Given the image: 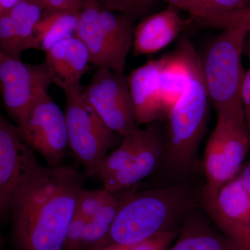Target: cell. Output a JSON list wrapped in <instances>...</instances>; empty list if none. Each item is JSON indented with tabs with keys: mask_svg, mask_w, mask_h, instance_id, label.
<instances>
[{
	"mask_svg": "<svg viewBox=\"0 0 250 250\" xmlns=\"http://www.w3.org/2000/svg\"><path fill=\"white\" fill-rule=\"evenodd\" d=\"M84 177L66 166L42 167L13 205L21 250H62Z\"/></svg>",
	"mask_w": 250,
	"mask_h": 250,
	"instance_id": "6da1fadb",
	"label": "cell"
},
{
	"mask_svg": "<svg viewBox=\"0 0 250 250\" xmlns=\"http://www.w3.org/2000/svg\"><path fill=\"white\" fill-rule=\"evenodd\" d=\"M191 203L190 192L180 185L124 195L107 236L95 250L137 244L172 230Z\"/></svg>",
	"mask_w": 250,
	"mask_h": 250,
	"instance_id": "7a4b0ae2",
	"label": "cell"
},
{
	"mask_svg": "<svg viewBox=\"0 0 250 250\" xmlns=\"http://www.w3.org/2000/svg\"><path fill=\"white\" fill-rule=\"evenodd\" d=\"M179 45L187 59L189 80L182 96L166 116L165 156L168 167L184 170L196 159L197 148L207 126L210 100L195 47L187 38H182Z\"/></svg>",
	"mask_w": 250,
	"mask_h": 250,
	"instance_id": "3957f363",
	"label": "cell"
},
{
	"mask_svg": "<svg viewBox=\"0 0 250 250\" xmlns=\"http://www.w3.org/2000/svg\"><path fill=\"white\" fill-rule=\"evenodd\" d=\"M134 29L132 18L89 0L80 12L75 36L88 49L90 63L124 74Z\"/></svg>",
	"mask_w": 250,
	"mask_h": 250,
	"instance_id": "277c9868",
	"label": "cell"
},
{
	"mask_svg": "<svg viewBox=\"0 0 250 250\" xmlns=\"http://www.w3.org/2000/svg\"><path fill=\"white\" fill-rule=\"evenodd\" d=\"M223 30L199 56L205 88L216 113L243 106L241 88L246 72L242 56L248 31L238 28Z\"/></svg>",
	"mask_w": 250,
	"mask_h": 250,
	"instance_id": "5b68a950",
	"label": "cell"
},
{
	"mask_svg": "<svg viewBox=\"0 0 250 250\" xmlns=\"http://www.w3.org/2000/svg\"><path fill=\"white\" fill-rule=\"evenodd\" d=\"M217 115L202 161L207 179L205 198L237 177L249 149L250 134L243 106L218 111Z\"/></svg>",
	"mask_w": 250,
	"mask_h": 250,
	"instance_id": "8992f818",
	"label": "cell"
},
{
	"mask_svg": "<svg viewBox=\"0 0 250 250\" xmlns=\"http://www.w3.org/2000/svg\"><path fill=\"white\" fill-rule=\"evenodd\" d=\"M82 87L65 93V116L69 147L87 174L98 176L99 167L116 141L112 131L82 95Z\"/></svg>",
	"mask_w": 250,
	"mask_h": 250,
	"instance_id": "52a82bcc",
	"label": "cell"
},
{
	"mask_svg": "<svg viewBox=\"0 0 250 250\" xmlns=\"http://www.w3.org/2000/svg\"><path fill=\"white\" fill-rule=\"evenodd\" d=\"M165 155L166 137L159 124L139 128L124 136L110 155L114 175L104 183V188L118 192L136 185L155 170Z\"/></svg>",
	"mask_w": 250,
	"mask_h": 250,
	"instance_id": "ba28073f",
	"label": "cell"
},
{
	"mask_svg": "<svg viewBox=\"0 0 250 250\" xmlns=\"http://www.w3.org/2000/svg\"><path fill=\"white\" fill-rule=\"evenodd\" d=\"M18 127L24 142L39 153L48 166L61 165L69 146L66 120L47 89L37 94Z\"/></svg>",
	"mask_w": 250,
	"mask_h": 250,
	"instance_id": "9c48e42d",
	"label": "cell"
},
{
	"mask_svg": "<svg viewBox=\"0 0 250 250\" xmlns=\"http://www.w3.org/2000/svg\"><path fill=\"white\" fill-rule=\"evenodd\" d=\"M42 167L18 126L0 114V221L11 213L19 192Z\"/></svg>",
	"mask_w": 250,
	"mask_h": 250,
	"instance_id": "30bf717a",
	"label": "cell"
},
{
	"mask_svg": "<svg viewBox=\"0 0 250 250\" xmlns=\"http://www.w3.org/2000/svg\"><path fill=\"white\" fill-rule=\"evenodd\" d=\"M85 101L108 127L125 136L138 126L130 95L127 77L100 67L82 90Z\"/></svg>",
	"mask_w": 250,
	"mask_h": 250,
	"instance_id": "8fae6325",
	"label": "cell"
},
{
	"mask_svg": "<svg viewBox=\"0 0 250 250\" xmlns=\"http://www.w3.org/2000/svg\"><path fill=\"white\" fill-rule=\"evenodd\" d=\"M45 63L31 65L0 52V92L9 116L21 126L31 104L52 83Z\"/></svg>",
	"mask_w": 250,
	"mask_h": 250,
	"instance_id": "7c38bea8",
	"label": "cell"
},
{
	"mask_svg": "<svg viewBox=\"0 0 250 250\" xmlns=\"http://www.w3.org/2000/svg\"><path fill=\"white\" fill-rule=\"evenodd\" d=\"M206 208L232 243L250 225V196L238 176L205 198Z\"/></svg>",
	"mask_w": 250,
	"mask_h": 250,
	"instance_id": "4fadbf2b",
	"label": "cell"
},
{
	"mask_svg": "<svg viewBox=\"0 0 250 250\" xmlns=\"http://www.w3.org/2000/svg\"><path fill=\"white\" fill-rule=\"evenodd\" d=\"M45 63L51 80L64 93L80 88L90 63L88 49L76 36L57 42L45 52Z\"/></svg>",
	"mask_w": 250,
	"mask_h": 250,
	"instance_id": "5bb4252c",
	"label": "cell"
},
{
	"mask_svg": "<svg viewBox=\"0 0 250 250\" xmlns=\"http://www.w3.org/2000/svg\"><path fill=\"white\" fill-rule=\"evenodd\" d=\"M161 62V59L149 61L127 77L138 126L152 124L165 117L159 80Z\"/></svg>",
	"mask_w": 250,
	"mask_h": 250,
	"instance_id": "9a60e30c",
	"label": "cell"
},
{
	"mask_svg": "<svg viewBox=\"0 0 250 250\" xmlns=\"http://www.w3.org/2000/svg\"><path fill=\"white\" fill-rule=\"evenodd\" d=\"M184 26L178 9L172 6L144 18L134 29V55L155 53L165 48L178 37Z\"/></svg>",
	"mask_w": 250,
	"mask_h": 250,
	"instance_id": "2e32d148",
	"label": "cell"
},
{
	"mask_svg": "<svg viewBox=\"0 0 250 250\" xmlns=\"http://www.w3.org/2000/svg\"><path fill=\"white\" fill-rule=\"evenodd\" d=\"M161 61L159 80L161 100L166 117L187 87L189 80V69L183 49L179 44L174 54L163 57Z\"/></svg>",
	"mask_w": 250,
	"mask_h": 250,
	"instance_id": "e0dca14e",
	"label": "cell"
},
{
	"mask_svg": "<svg viewBox=\"0 0 250 250\" xmlns=\"http://www.w3.org/2000/svg\"><path fill=\"white\" fill-rule=\"evenodd\" d=\"M80 12L45 11L36 27V49L46 52L57 42L75 36Z\"/></svg>",
	"mask_w": 250,
	"mask_h": 250,
	"instance_id": "ac0fdd59",
	"label": "cell"
},
{
	"mask_svg": "<svg viewBox=\"0 0 250 250\" xmlns=\"http://www.w3.org/2000/svg\"><path fill=\"white\" fill-rule=\"evenodd\" d=\"M45 11L38 0H21L9 11L23 52L27 49H36V27Z\"/></svg>",
	"mask_w": 250,
	"mask_h": 250,
	"instance_id": "d6986e66",
	"label": "cell"
},
{
	"mask_svg": "<svg viewBox=\"0 0 250 250\" xmlns=\"http://www.w3.org/2000/svg\"><path fill=\"white\" fill-rule=\"evenodd\" d=\"M176 9L187 11L197 21L241 9L250 0H164Z\"/></svg>",
	"mask_w": 250,
	"mask_h": 250,
	"instance_id": "ffe728a7",
	"label": "cell"
},
{
	"mask_svg": "<svg viewBox=\"0 0 250 250\" xmlns=\"http://www.w3.org/2000/svg\"><path fill=\"white\" fill-rule=\"evenodd\" d=\"M170 250H234L228 239L206 230L183 235Z\"/></svg>",
	"mask_w": 250,
	"mask_h": 250,
	"instance_id": "44dd1931",
	"label": "cell"
},
{
	"mask_svg": "<svg viewBox=\"0 0 250 250\" xmlns=\"http://www.w3.org/2000/svg\"><path fill=\"white\" fill-rule=\"evenodd\" d=\"M205 26L225 29L238 28L250 33V2L241 9L200 20Z\"/></svg>",
	"mask_w": 250,
	"mask_h": 250,
	"instance_id": "7402d4cb",
	"label": "cell"
},
{
	"mask_svg": "<svg viewBox=\"0 0 250 250\" xmlns=\"http://www.w3.org/2000/svg\"><path fill=\"white\" fill-rule=\"evenodd\" d=\"M0 52L19 59L23 52L9 13L0 16Z\"/></svg>",
	"mask_w": 250,
	"mask_h": 250,
	"instance_id": "603a6c76",
	"label": "cell"
},
{
	"mask_svg": "<svg viewBox=\"0 0 250 250\" xmlns=\"http://www.w3.org/2000/svg\"><path fill=\"white\" fill-rule=\"evenodd\" d=\"M176 233L175 230H170L137 244L130 246L113 245L106 247L103 250H166L175 238Z\"/></svg>",
	"mask_w": 250,
	"mask_h": 250,
	"instance_id": "cb8c5ba5",
	"label": "cell"
},
{
	"mask_svg": "<svg viewBox=\"0 0 250 250\" xmlns=\"http://www.w3.org/2000/svg\"><path fill=\"white\" fill-rule=\"evenodd\" d=\"M107 9L132 18L143 14L150 6L149 0H97Z\"/></svg>",
	"mask_w": 250,
	"mask_h": 250,
	"instance_id": "d4e9b609",
	"label": "cell"
},
{
	"mask_svg": "<svg viewBox=\"0 0 250 250\" xmlns=\"http://www.w3.org/2000/svg\"><path fill=\"white\" fill-rule=\"evenodd\" d=\"M46 11H81L89 0H38Z\"/></svg>",
	"mask_w": 250,
	"mask_h": 250,
	"instance_id": "484cf974",
	"label": "cell"
},
{
	"mask_svg": "<svg viewBox=\"0 0 250 250\" xmlns=\"http://www.w3.org/2000/svg\"><path fill=\"white\" fill-rule=\"evenodd\" d=\"M241 97L247 127L250 136V67L245 75L244 80L242 85Z\"/></svg>",
	"mask_w": 250,
	"mask_h": 250,
	"instance_id": "4316f807",
	"label": "cell"
},
{
	"mask_svg": "<svg viewBox=\"0 0 250 250\" xmlns=\"http://www.w3.org/2000/svg\"><path fill=\"white\" fill-rule=\"evenodd\" d=\"M231 245L234 250H250V225Z\"/></svg>",
	"mask_w": 250,
	"mask_h": 250,
	"instance_id": "83f0119b",
	"label": "cell"
},
{
	"mask_svg": "<svg viewBox=\"0 0 250 250\" xmlns=\"http://www.w3.org/2000/svg\"><path fill=\"white\" fill-rule=\"evenodd\" d=\"M240 182L246 189L248 193L250 196V161L247 164L246 167H244L241 174L238 176Z\"/></svg>",
	"mask_w": 250,
	"mask_h": 250,
	"instance_id": "f1b7e54d",
	"label": "cell"
},
{
	"mask_svg": "<svg viewBox=\"0 0 250 250\" xmlns=\"http://www.w3.org/2000/svg\"><path fill=\"white\" fill-rule=\"evenodd\" d=\"M21 0H0V16L9 13Z\"/></svg>",
	"mask_w": 250,
	"mask_h": 250,
	"instance_id": "f546056e",
	"label": "cell"
},
{
	"mask_svg": "<svg viewBox=\"0 0 250 250\" xmlns=\"http://www.w3.org/2000/svg\"><path fill=\"white\" fill-rule=\"evenodd\" d=\"M244 53L246 54L248 58L250 61V36L246 39V44H245Z\"/></svg>",
	"mask_w": 250,
	"mask_h": 250,
	"instance_id": "4dcf8cb0",
	"label": "cell"
},
{
	"mask_svg": "<svg viewBox=\"0 0 250 250\" xmlns=\"http://www.w3.org/2000/svg\"><path fill=\"white\" fill-rule=\"evenodd\" d=\"M149 1H151V2H154V1H156V0H149ZM163 1H164V0H163Z\"/></svg>",
	"mask_w": 250,
	"mask_h": 250,
	"instance_id": "1f68e13d",
	"label": "cell"
},
{
	"mask_svg": "<svg viewBox=\"0 0 250 250\" xmlns=\"http://www.w3.org/2000/svg\"><path fill=\"white\" fill-rule=\"evenodd\" d=\"M0 250H1V246H0Z\"/></svg>",
	"mask_w": 250,
	"mask_h": 250,
	"instance_id": "d6a6232c",
	"label": "cell"
}]
</instances>
